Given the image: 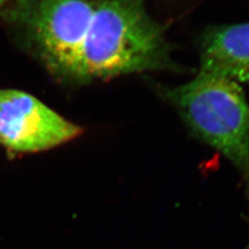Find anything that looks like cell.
<instances>
[{
    "label": "cell",
    "instance_id": "obj_1",
    "mask_svg": "<svg viewBox=\"0 0 249 249\" xmlns=\"http://www.w3.org/2000/svg\"><path fill=\"white\" fill-rule=\"evenodd\" d=\"M13 17L48 69L77 81L174 70L144 0H17Z\"/></svg>",
    "mask_w": 249,
    "mask_h": 249
},
{
    "label": "cell",
    "instance_id": "obj_2",
    "mask_svg": "<svg viewBox=\"0 0 249 249\" xmlns=\"http://www.w3.org/2000/svg\"><path fill=\"white\" fill-rule=\"evenodd\" d=\"M189 132L220 151L249 190V104L234 81L199 71L187 83L159 88Z\"/></svg>",
    "mask_w": 249,
    "mask_h": 249
},
{
    "label": "cell",
    "instance_id": "obj_3",
    "mask_svg": "<svg viewBox=\"0 0 249 249\" xmlns=\"http://www.w3.org/2000/svg\"><path fill=\"white\" fill-rule=\"evenodd\" d=\"M82 132L36 96L19 89H0V145L16 154L49 151Z\"/></svg>",
    "mask_w": 249,
    "mask_h": 249
},
{
    "label": "cell",
    "instance_id": "obj_4",
    "mask_svg": "<svg viewBox=\"0 0 249 249\" xmlns=\"http://www.w3.org/2000/svg\"><path fill=\"white\" fill-rule=\"evenodd\" d=\"M199 55V71L249 84V22L209 27Z\"/></svg>",
    "mask_w": 249,
    "mask_h": 249
},
{
    "label": "cell",
    "instance_id": "obj_5",
    "mask_svg": "<svg viewBox=\"0 0 249 249\" xmlns=\"http://www.w3.org/2000/svg\"><path fill=\"white\" fill-rule=\"evenodd\" d=\"M9 1L10 0H0V9H2L4 6H6Z\"/></svg>",
    "mask_w": 249,
    "mask_h": 249
}]
</instances>
